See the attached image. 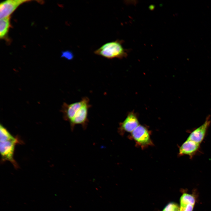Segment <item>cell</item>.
<instances>
[{
	"mask_svg": "<svg viewBox=\"0 0 211 211\" xmlns=\"http://www.w3.org/2000/svg\"><path fill=\"white\" fill-rule=\"evenodd\" d=\"M9 17L1 19L0 21V38L3 39L7 35L10 26Z\"/></svg>",
	"mask_w": 211,
	"mask_h": 211,
	"instance_id": "obj_9",
	"label": "cell"
},
{
	"mask_svg": "<svg viewBox=\"0 0 211 211\" xmlns=\"http://www.w3.org/2000/svg\"><path fill=\"white\" fill-rule=\"evenodd\" d=\"M30 0H8L1 2L0 4V18L9 17L21 4L30 1Z\"/></svg>",
	"mask_w": 211,
	"mask_h": 211,
	"instance_id": "obj_6",
	"label": "cell"
},
{
	"mask_svg": "<svg viewBox=\"0 0 211 211\" xmlns=\"http://www.w3.org/2000/svg\"><path fill=\"white\" fill-rule=\"evenodd\" d=\"M131 137L136 144L144 149L152 146L150 131L145 126L139 125L132 132Z\"/></svg>",
	"mask_w": 211,
	"mask_h": 211,
	"instance_id": "obj_3",
	"label": "cell"
},
{
	"mask_svg": "<svg viewBox=\"0 0 211 211\" xmlns=\"http://www.w3.org/2000/svg\"><path fill=\"white\" fill-rule=\"evenodd\" d=\"M74 57L72 52L69 50L64 51L62 52L61 57H64L68 60L72 59Z\"/></svg>",
	"mask_w": 211,
	"mask_h": 211,
	"instance_id": "obj_13",
	"label": "cell"
},
{
	"mask_svg": "<svg viewBox=\"0 0 211 211\" xmlns=\"http://www.w3.org/2000/svg\"><path fill=\"white\" fill-rule=\"evenodd\" d=\"M200 144L187 139L180 147L178 155L181 156L188 155L192 159L199 150Z\"/></svg>",
	"mask_w": 211,
	"mask_h": 211,
	"instance_id": "obj_8",
	"label": "cell"
},
{
	"mask_svg": "<svg viewBox=\"0 0 211 211\" xmlns=\"http://www.w3.org/2000/svg\"><path fill=\"white\" fill-rule=\"evenodd\" d=\"M14 137L5 127L0 125V141L12 139Z\"/></svg>",
	"mask_w": 211,
	"mask_h": 211,
	"instance_id": "obj_11",
	"label": "cell"
},
{
	"mask_svg": "<svg viewBox=\"0 0 211 211\" xmlns=\"http://www.w3.org/2000/svg\"><path fill=\"white\" fill-rule=\"evenodd\" d=\"M17 141L14 137L0 141V151L2 160L9 161L16 167L17 166V164L14 159L13 155L15 146Z\"/></svg>",
	"mask_w": 211,
	"mask_h": 211,
	"instance_id": "obj_4",
	"label": "cell"
},
{
	"mask_svg": "<svg viewBox=\"0 0 211 211\" xmlns=\"http://www.w3.org/2000/svg\"><path fill=\"white\" fill-rule=\"evenodd\" d=\"M94 53L109 59L115 58L121 59L126 57L127 55L126 51L122 46V42L119 40L106 43L94 51Z\"/></svg>",
	"mask_w": 211,
	"mask_h": 211,
	"instance_id": "obj_2",
	"label": "cell"
},
{
	"mask_svg": "<svg viewBox=\"0 0 211 211\" xmlns=\"http://www.w3.org/2000/svg\"><path fill=\"white\" fill-rule=\"evenodd\" d=\"M210 122V116H208L204 122L192 131L187 139L200 144L205 137Z\"/></svg>",
	"mask_w": 211,
	"mask_h": 211,
	"instance_id": "obj_7",
	"label": "cell"
},
{
	"mask_svg": "<svg viewBox=\"0 0 211 211\" xmlns=\"http://www.w3.org/2000/svg\"><path fill=\"white\" fill-rule=\"evenodd\" d=\"M162 211H180V208L177 204L171 203L165 207Z\"/></svg>",
	"mask_w": 211,
	"mask_h": 211,
	"instance_id": "obj_12",
	"label": "cell"
},
{
	"mask_svg": "<svg viewBox=\"0 0 211 211\" xmlns=\"http://www.w3.org/2000/svg\"><path fill=\"white\" fill-rule=\"evenodd\" d=\"M194 206L190 204H188L183 211H192Z\"/></svg>",
	"mask_w": 211,
	"mask_h": 211,
	"instance_id": "obj_14",
	"label": "cell"
},
{
	"mask_svg": "<svg viewBox=\"0 0 211 211\" xmlns=\"http://www.w3.org/2000/svg\"><path fill=\"white\" fill-rule=\"evenodd\" d=\"M180 208H185L188 204L194 206L195 200L192 195L186 193H184L181 197L180 199Z\"/></svg>",
	"mask_w": 211,
	"mask_h": 211,
	"instance_id": "obj_10",
	"label": "cell"
},
{
	"mask_svg": "<svg viewBox=\"0 0 211 211\" xmlns=\"http://www.w3.org/2000/svg\"><path fill=\"white\" fill-rule=\"evenodd\" d=\"M139 125L136 113L131 111L128 113L124 120L120 123L118 132L122 135L125 132H132Z\"/></svg>",
	"mask_w": 211,
	"mask_h": 211,
	"instance_id": "obj_5",
	"label": "cell"
},
{
	"mask_svg": "<svg viewBox=\"0 0 211 211\" xmlns=\"http://www.w3.org/2000/svg\"><path fill=\"white\" fill-rule=\"evenodd\" d=\"M91 107L89 98L85 97L79 101L70 104L63 103L61 111L64 119L70 123L71 129L80 125L86 129L88 122V112Z\"/></svg>",
	"mask_w": 211,
	"mask_h": 211,
	"instance_id": "obj_1",
	"label": "cell"
}]
</instances>
